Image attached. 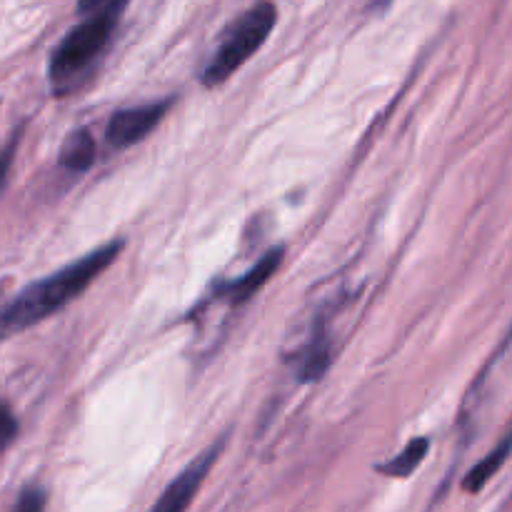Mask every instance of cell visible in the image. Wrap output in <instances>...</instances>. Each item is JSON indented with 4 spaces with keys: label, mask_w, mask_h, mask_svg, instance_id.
<instances>
[{
    "label": "cell",
    "mask_w": 512,
    "mask_h": 512,
    "mask_svg": "<svg viewBox=\"0 0 512 512\" xmlns=\"http://www.w3.org/2000/svg\"><path fill=\"white\" fill-rule=\"evenodd\" d=\"M123 248L125 240H110V243L85 253L75 263L65 265V268L55 270V273L45 275V278L35 280L28 288L20 290L13 300H8L0 308V340L13 338L23 330L43 323L50 315L73 303L75 298H80V293H85L100 278V273H105L118 260Z\"/></svg>",
    "instance_id": "6da1fadb"
},
{
    "label": "cell",
    "mask_w": 512,
    "mask_h": 512,
    "mask_svg": "<svg viewBox=\"0 0 512 512\" xmlns=\"http://www.w3.org/2000/svg\"><path fill=\"white\" fill-rule=\"evenodd\" d=\"M115 23H118V15H83V20L63 35L48 63V80L55 98H65L78 90L83 80L93 73L95 63L103 58L113 38Z\"/></svg>",
    "instance_id": "7a4b0ae2"
},
{
    "label": "cell",
    "mask_w": 512,
    "mask_h": 512,
    "mask_svg": "<svg viewBox=\"0 0 512 512\" xmlns=\"http://www.w3.org/2000/svg\"><path fill=\"white\" fill-rule=\"evenodd\" d=\"M278 23V8L270 0H258L248 10L230 20L228 28L220 33L218 45H215L213 58L200 73V83L205 88L223 85L225 80L233 78L265 43Z\"/></svg>",
    "instance_id": "3957f363"
},
{
    "label": "cell",
    "mask_w": 512,
    "mask_h": 512,
    "mask_svg": "<svg viewBox=\"0 0 512 512\" xmlns=\"http://www.w3.org/2000/svg\"><path fill=\"white\" fill-rule=\"evenodd\" d=\"M170 105H173V98L115 110V113L110 115L108 125H105V143L113 150L133 148V145H138L140 140L148 138V135L163 123Z\"/></svg>",
    "instance_id": "277c9868"
},
{
    "label": "cell",
    "mask_w": 512,
    "mask_h": 512,
    "mask_svg": "<svg viewBox=\"0 0 512 512\" xmlns=\"http://www.w3.org/2000/svg\"><path fill=\"white\" fill-rule=\"evenodd\" d=\"M220 450H223V443L213 445V448L205 450L200 458H195L193 463H190L188 468H185L183 473H180L178 478H175L173 483L163 490V495L155 500V505L150 508V512H185L188 510V505L193 503V498L198 495L200 485H203L205 478H208L210 468H213L215 460H218Z\"/></svg>",
    "instance_id": "5b68a950"
},
{
    "label": "cell",
    "mask_w": 512,
    "mask_h": 512,
    "mask_svg": "<svg viewBox=\"0 0 512 512\" xmlns=\"http://www.w3.org/2000/svg\"><path fill=\"white\" fill-rule=\"evenodd\" d=\"M283 255H285L283 248L268 250V253H265L263 258H260L258 263L248 270V273L240 275L238 280H233V283L225 285V288L220 290V295H225V298H228L233 305L248 303V300L253 298V295L258 293V290L263 288V285L268 283L275 273H278L280 265H283Z\"/></svg>",
    "instance_id": "8992f818"
},
{
    "label": "cell",
    "mask_w": 512,
    "mask_h": 512,
    "mask_svg": "<svg viewBox=\"0 0 512 512\" xmlns=\"http://www.w3.org/2000/svg\"><path fill=\"white\" fill-rule=\"evenodd\" d=\"M295 360H298L300 383H315V380H320L328 373L330 363H333V343H330L328 325H325L323 320L315 325L313 335H310L308 343L300 348Z\"/></svg>",
    "instance_id": "52a82bcc"
},
{
    "label": "cell",
    "mask_w": 512,
    "mask_h": 512,
    "mask_svg": "<svg viewBox=\"0 0 512 512\" xmlns=\"http://www.w3.org/2000/svg\"><path fill=\"white\" fill-rule=\"evenodd\" d=\"M95 138L88 128L70 130L65 135L63 145H60V168L70 170V173H85V170L93 168L95 163Z\"/></svg>",
    "instance_id": "ba28073f"
},
{
    "label": "cell",
    "mask_w": 512,
    "mask_h": 512,
    "mask_svg": "<svg viewBox=\"0 0 512 512\" xmlns=\"http://www.w3.org/2000/svg\"><path fill=\"white\" fill-rule=\"evenodd\" d=\"M510 453H512V433L505 435V438L498 443V448L490 450V453L485 455V458L480 460L468 475H465L463 480L465 493H480V490H483L485 485L498 475V470L503 468L505 460L510 458Z\"/></svg>",
    "instance_id": "9c48e42d"
},
{
    "label": "cell",
    "mask_w": 512,
    "mask_h": 512,
    "mask_svg": "<svg viewBox=\"0 0 512 512\" xmlns=\"http://www.w3.org/2000/svg\"><path fill=\"white\" fill-rule=\"evenodd\" d=\"M430 450V440L428 438H415L400 450L395 458H390L388 463L378 465V473L388 475V478H410L415 470L423 465V460L428 458Z\"/></svg>",
    "instance_id": "30bf717a"
},
{
    "label": "cell",
    "mask_w": 512,
    "mask_h": 512,
    "mask_svg": "<svg viewBox=\"0 0 512 512\" xmlns=\"http://www.w3.org/2000/svg\"><path fill=\"white\" fill-rule=\"evenodd\" d=\"M15 435H18V420H15L13 410L0 400V455L10 448Z\"/></svg>",
    "instance_id": "8fae6325"
},
{
    "label": "cell",
    "mask_w": 512,
    "mask_h": 512,
    "mask_svg": "<svg viewBox=\"0 0 512 512\" xmlns=\"http://www.w3.org/2000/svg\"><path fill=\"white\" fill-rule=\"evenodd\" d=\"M128 0H78V13L80 15H93V13H110L120 15Z\"/></svg>",
    "instance_id": "7c38bea8"
},
{
    "label": "cell",
    "mask_w": 512,
    "mask_h": 512,
    "mask_svg": "<svg viewBox=\"0 0 512 512\" xmlns=\"http://www.w3.org/2000/svg\"><path fill=\"white\" fill-rule=\"evenodd\" d=\"M43 510H45V493L40 488H35V485H30V488H25L23 493H20L13 512H43Z\"/></svg>",
    "instance_id": "4fadbf2b"
},
{
    "label": "cell",
    "mask_w": 512,
    "mask_h": 512,
    "mask_svg": "<svg viewBox=\"0 0 512 512\" xmlns=\"http://www.w3.org/2000/svg\"><path fill=\"white\" fill-rule=\"evenodd\" d=\"M15 145H18V140H13V143L8 145V148L0 153V188L5 185V178H8V170L10 165H13V153H15Z\"/></svg>",
    "instance_id": "5bb4252c"
}]
</instances>
